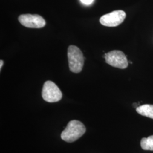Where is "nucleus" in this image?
<instances>
[{
    "instance_id": "9d476101",
    "label": "nucleus",
    "mask_w": 153,
    "mask_h": 153,
    "mask_svg": "<svg viewBox=\"0 0 153 153\" xmlns=\"http://www.w3.org/2000/svg\"><path fill=\"white\" fill-rule=\"evenodd\" d=\"M3 64H4V61H0V69H1H1H2V66H3Z\"/></svg>"
},
{
    "instance_id": "6e6552de",
    "label": "nucleus",
    "mask_w": 153,
    "mask_h": 153,
    "mask_svg": "<svg viewBox=\"0 0 153 153\" xmlns=\"http://www.w3.org/2000/svg\"><path fill=\"white\" fill-rule=\"evenodd\" d=\"M141 146L144 150L153 151V135L148 138H143L141 140Z\"/></svg>"
},
{
    "instance_id": "39448f33",
    "label": "nucleus",
    "mask_w": 153,
    "mask_h": 153,
    "mask_svg": "<svg viewBox=\"0 0 153 153\" xmlns=\"http://www.w3.org/2000/svg\"><path fill=\"white\" fill-rule=\"evenodd\" d=\"M126 18V13L123 10H115L105 14L100 18V23L104 26L116 27L122 23Z\"/></svg>"
},
{
    "instance_id": "7ed1b4c3",
    "label": "nucleus",
    "mask_w": 153,
    "mask_h": 153,
    "mask_svg": "<svg viewBox=\"0 0 153 153\" xmlns=\"http://www.w3.org/2000/svg\"><path fill=\"white\" fill-rule=\"evenodd\" d=\"M42 94L44 100L49 103L57 102L62 97V94L60 88L54 82L51 81L44 83Z\"/></svg>"
},
{
    "instance_id": "f03ea898",
    "label": "nucleus",
    "mask_w": 153,
    "mask_h": 153,
    "mask_svg": "<svg viewBox=\"0 0 153 153\" xmlns=\"http://www.w3.org/2000/svg\"><path fill=\"white\" fill-rule=\"evenodd\" d=\"M68 58L71 71L75 73L82 71L84 65V57L81 49L76 45H70L68 49Z\"/></svg>"
},
{
    "instance_id": "20e7f679",
    "label": "nucleus",
    "mask_w": 153,
    "mask_h": 153,
    "mask_svg": "<svg viewBox=\"0 0 153 153\" xmlns=\"http://www.w3.org/2000/svg\"><path fill=\"white\" fill-rule=\"evenodd\" d=\"M106 63L119 69H126L128 66L126 56L120 51L115 50L105 53L104 56Z\"/></svg>"
},
{
    "instance_id": "1a4fd4ad",
    "label": "nucleus",
    "mask_w": 153,
    "mask_h": 153,
    "mask_svg": "<svg viewBox=\"0 0 153 153\" xmlns=\"http://www.w3.org/2000/svg\"><path fill=\"white\" fill-rule=\"evenodd\" d=\"M80 1L83 4L88 5L91 4L93 3V1H94V0H80Z\"/></svg>"
},
{
    "instance_id": "423d86ee",
    "label": "nucleus",
    "mask_w": 153,
    "mask_h": 153,
    "mask_svg": "<svg viewBox=\"0 0 153 153\" xmlns=\"http://www.w3.org/2000/svg\"><path fill=\"white\" fill-rule=\"evenodd\" d=\"M18 21L23 26L33 28L44 27L46 23L44 18L38 14H22L18 17Z\"/></svg>"
},
{
    "instance_id": "f257e3e1",
    "label": "nucleus",
    "mask_w": 153,
    "mask_h": 153,
    "mask_svg": "<svg viewBox=\"0 0 153 153\" xmlns=\"http://www.w3.org/2000/svg\"><path fill=\"white\" fill-rule=\"evenodd\" d=\"M86 131L85 126L81 121L71 120L69 122L65 129L62 132L61 137L66 142H74L82 137Z\"/></svg>"
},
{
    "instance_id": "0eeeda50",
    "label": "nucleus",
    "mask_w": 153,
    "mask_h": 153,
    "mask_svg": "<svg viewBox=\"0 0 153 153\" xmlns=\"http://www.w3.org/2000/svg\"><path fill=\"white\" fill-rule=\"evenodd\" d=\"M137 113L153 119V105L144 104L136 108Z\"/></svg>"
}]
</instances>
